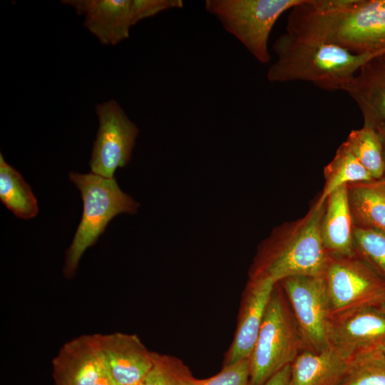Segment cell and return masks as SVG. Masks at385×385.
<instances>
[{
	"label": "cell",
	"instance_id": "1",
	"mask_svg": "<svg viewBox=\"0 0 385 385\" xmlns=\"http://www.w3.org/2000/svg\"><path fill=\"white\" fill-rule=\"evenodd\" d=\"M287 33L356 53H385V0H304L291 9Z\"/></svg>",
	"mask_w": 385,
	"mask_h": 385
},
{
	"label": "cell",
	"instance_id": "2",
	"mask_svg": "<svg viewBox=\"0 0 385 385\" xmlns=\"http://www.w3.org/2000/svg\"><path fill=\"white\" fill-rule=\"evenodd\" d=\"M276 61L267 78L272 83L305 81L328 91H343L359 68L383 53L356 54L337 45L287 33L273 44Z\"/></svg>",
	"mask_w": 385,
	"mask_h": 385
},
{
	"label": "cell",
	"instance_id": "3",
	"mask_svg": "<svg viewBox=\"0 0 385 385\" xmlns=\"http://www.w3.org/2000/svg\"><path fill=\"white\" fill-rule=\"evenodd\" d=\"M325 205L315 202L304 217L277 227L258 249L249 279L278 283L294 276H324L328 257L321 237Z\"/></svg>",
	"mask_w": 385,
	"mask_h": 385
},
{
	"label": "cell",
	"instance_id": "4",
	"mask_svg": "<svg viewBox=\"0 0 385 385\" xmlns=\"http://www.w3.org/2000/svg\"><path fill=\"white\" fill-rule=\"evenodd\" d=\"M69 178L81 192L83 208L81 222L66 252L63 272L66 278L73 277L85 251L96 242L114 217L125 212L135 214L139 206L120 190L114 178L74 172L69 173Z\"/></svg>",
	"mask_w": 385,
	"mask_h": 385
},
{
	"label": "cell",
	"instance_id": "5",
	"mask_svg": "<svg viewBox=\"0 0 385 385\" xmlns=\"http://www.w3.org/2000/svg\"><path fill=\"white\" fill-rule=\"evenodd\" d=\"M282 290L277 283L267 307L257 342L249 358V385H264L306 349Z\"/></svg>",
	"mask_w": 385,
	"mask_h": 385
},
{
	"label": "cell",
	"instance_id": "6",
	"mask_svg": "<svg viewBox=\"0 0 385 385\" xmlns=\"http://www.w3.org/2000/svg\"><path fill=\"white\" fill-rule=\"evenodd\" d=\"M304 0H207L205 10L260 63L271 59L270 33L279 16Z\"/></svg>",
	"mask_w": 385,
	"mask_h": 385
},
{
	"label": "cell",
	"instance_id": "7",
	"mask_svg": "<svg viewBox=\"0 0 385 385\" xmlns=\"http://www.w3.org/2000/svg\"><path fill=\"white\" fill-rule=\"evenodd\" d=\"M84 17L83 25L106 46L116 45L130 36L132 26L145 19L173 9V0H63Z\"/></svg>",
	"mask_w": 385,
	"mask_h": 385
},
{
	"label": "cell",
	"instance_id": "8",
	"mask_svg": "<svg viewBox=\"0 0 385 385\" xmlns=\"http://www.w3.org/2000/svg\"><path fill=\"white\" fill-rule=\"evenodd\" d=\"M324 278L333 315L385 302V284L356 252L328 254Z\"/></svg>",
	"mask_w": 385,
	"mask_h": 385
},
{
	"label": "cell",
	"instance_id": "9",
	"mask_svg": "<svg viewBox=\"0 0 385 385\" xmlns=\"http://www.w3.org/2000/svg\"><path fill=\"white\" fill-rule=\"evenodd\" d=\"M306 349L331 346L333 313L324 276H294L281 282Z\"/></svg>",
	"mask_w": 385,
	"mask_h": 385
},
{
	"label": "cell",
	"instance_id": "10",
	"mask_svg": "<svg viewBox=\"0 0 385 385\" xmlns=\"http://www.w3.org/2000/svg\"><path fill=\"white\" fill-rule=\"evenodd\" d=\"M98 130L89 162L92 173L112 178L130 161L138 128L119 103L111 99L98 104Z\"/></svg>",
	"mask_w": 385,
	"mask_h": 385
},
{
	"label": "cell",
	"instance_id": "11",
	"mask_svg": "<svg viewBox=\"0 0 385 385\" xmlns=\"http://www.w3.org/2000/svg\"><path fill=\"white\" fill-rule=\"evenodd\" d=\"M365 307L333 315L331 346L349 358L385 342V310Z\"/></svg>",
	"mask_w": 385,
	"mask_h": 385
},
{
	"label": "cell",
	"instance_id": "12",
	"mask_svg": "<svg viewBox=\"0 0 385 385\" xmlns=\"http://www.w3.org/2000/svg\"><path fill=\"white\" fill-rule=\"evenodd\" d=\"M276 284L267 279H249L243 292L235 337L225 354L223 366L250 358Z\"/></svg>",
	"mask_w": 385,
	"mask_h": 385
},
{
	"label": "cell",
	"instance_id": "13",
	"mask_svg": "<svg viewBox=\"0 0 385 385\" xmlns=\"http://www.w3.org/2000/svg\"><path fill=\"white\" fill-rule=\"evenodd\" d=\"M106 364L118 385H139L153 364L150 351L135 334H98Z\"/></svg>",
	"mask_w": 385,
	"mask_h": 385
},
{
	"label": "cell",
	"instance_id": "14",
	"mask_svg": "<svg viewBox=\"0 0 385 385\" xmlns=\"http://www.w3.org/2000/svg\"><path fill=\"white\" fill-rule=\"evenodd\" d=\"M103 364L98 334L76 337L53 359L54 385H94Z\"/></svg>",
	"mask_w": 385,
	"mask_h": 385
},
{
	"label": "cell",
	"instance_id": "15",
	"mask_svg": "<svg viewBox=\"0 0 385 385\" xmlns=\"http://www.w3.org/2000/svg\"><path fill=\"white\" fill-rule=\"evenodd\" d=\"M381 56L364 63L343 90L359 108L363 126L375 130L385 123V61Z\"/></svg>",
	"mask_w": 385,
	"mask_h": 385
},
{
	"label": "cell",
	"instance_id": "16",
	"mask_svg": "<svg viewBox=\"0 0 385 385\" xmlns=\"http://www.w3.org/2000/svg\"><path fill=\"white\" fill-rule=\"evenodd\" d=\"M351 359L333 346L321 351L304 349L291 364L292 385H339Z\"/></svg>",
	"mask_w": 385,
	"mask_h": 385
},
{
	"label": "cell",
	"instance_id": "17",
	"mask_svg": "<svg viewBox=\"0 0 385 385\" xmlns=\"http://www.w3.org/2000/svg\"><path fill=\"white\" fill-rule=\"evenodd\" d=\"M353 221L347 185L335 190L326 200L321 224V237L328 254L351 255L355 252Z\"/></svg>",
	"mask_w": 385,
	"mask_h": 385
},
{
	"label": "cell",
	"instance_id": "18",
	"mask_svg": "<svg viewBox=\"0 0 385 385\" xmlns=\"http://www.w3.org/2000/svg\"><path fill=\"white\" fill-rule=\"evenodd\" d=\"M346 185L354 226L385 233V178Z\"/></svg>",
	"mask_w": 385,
	"mask_h": 385
},
{
	"label": "cell",
	"instance_id": "19",
	"mask_svg": "<svg viewBox=\"0 0 385 385\" xmlns=\"http://www.w3.org/2000/svg\"><path fill=\"white\" fill-rule=\"evenodd\" d=\"M0 200L16 217L28 220L38 212L37 200L22 175L0 153Z\"/></svg>",
	"mask_w": 385,
	"mask_h": 385
},
{
	"label": "cell",
	"instance_id": "20",
	"mask_svg": "<svg viewBox=\"0 0 385 385\" xmlns=\"http://www.w3.org/2000/svg\"><path fill=\"white\" fill-rule=\"evenodd\" d=\"M324 189L316 202L319 205L324 204L329 195L342 185L374 180L344 143L338 148L333 159L324 168Z\"/></svg>",
	"mask_w": 385,
	"mask_h": 385
},
{
	"label": "cell",
	"instance_id": "21",
	"mask_svg": "<svg viewBox=\"0 0 385 385\" xmlns=\"http://www.w3.org/2000/svg\"><path fill=\"white\" fill-rule=\"evenodd\" d=\"M344 143L374 180L384 178L385 158L381 141L375 129L363 126L352 130Z\"/></svg>",
	"mask_w": 385,
	"mask_h": 385
},
{
	"label": "cell",
	"instance_id": "22",
	"mask_svg": "<svg viewBox=\"0 0 385 385\" xmlns=\"http://www.w3.org/2000/svg\"><path fill=\"white\" fill-rule=\"evenodd\" d=\"M197 382L182 360L154 352L153 364L139 385H197Z\"/></svg>",
	"mask_w": 385,
	"mask_h": 385
},
{
	"label": "cell",
	"instance_id": "23",
	"mask_svg": "<svg viewBox=\"0 0 385 385\" xmlns=\"http://www.w3.org/2000/svg\"><path fill=\"white\" fill-rule=\"evenodd\" d=\"M339 385H385V361L374 350L355 356Z\"/></svg>",
	"mask_w": 385,
	"mask_h": 385
},
{
	"label": "cell",
	"instance_id": "24",
	"mask_svg": "<svg viewBox=\"0 0 385 385\" xmlns=\"http://www.w3.org/2000/svg\"><path fill=\"white\" fill-rule=\"evenodd\" d=\"M353 242L359 256L385 274V233L354 226Z\"/></svg>",
	"mask_w": 385,
	"mask_h": 385
},
{
	"label": "cell",
	"instance_id": "25",
	"mask_svg": "<svg viewBox=\"0 0 385 385\" xmlns=\"http://www.w3.org/2000/svg\"><path fill=\"white\" fill-rule=\"evenodd\" d=\"M250 362L244 359L235 364L223 366L217 374L197 379V385H249Z\"/></svg>",
	"mask_w": 385,
	"mask_h": 385
},
{
	"label": "cell",
	"instance_id": "26",
	"mask_svg": "<svg viewBox=\"0 0 385 385\" xmlns=\"http://www.w3.org/2000/svg\"><path fill=\"white\" fill-rule=\"evenodd\" d=\"M264 385H292L291 364L278 371Z\"/></svg>",
	"mask_w": 385,
	"mask_h": 385
},
{
	"label": "cell",
	"instance_id": "27",
	"mask_svg": "<svg viewBox=\"0 0 385 385\" xmlns=\"http://www.w3.org/2000/svg\"><path fill=\"white\" fill-rule=\"evenodd\" d=\"M94 385H118L110 372L105 360L103 366Z\"/></svg>",
	"mask_w": 385,
	"mask_h": 385
},
{
	"label": "cell",
	"instance_id": "28",
	"mask_svg": "<svg viewBox=\"0 0 385 385\" xmlns=\"http://www.w3.org/2000/svg\"><path fill=\"white\" fill-rule=\"evenodd\" d=\"M382 143L385 158V123L381 124L376 130Z\"/></svg>",
	"mask_w": 385,
	"mask_h": 385
},
{
	"label": "cell",
	"instance_id": "29",
	"mask_svg": "<svg viewBox=\"0 0 385 385\" xmlns=\"http://www.w3.org/2000/svg\"><path fill=\"white\" fill-rule=\"evenodd\" d=\"M373 350L385 361V342Z\"/></svg>",
	"mask_w": 385,
	"mask_h": 385
},
{
	"label": "cell",
	"instance_id": "30",
	"mask_svg": "<svg viewBox=\"0 0 385 385\" xmlns=\"http://www.w3.org/2000/svg\"><path fill=\"white\" fill-rule=\"evenodd\" d=\"M381 307H382L383 309L385 310V302L382 304Z\"/></svg>",
	"mask_w": 385,
	"mask_h": 385
},
{
	"label": "cell",
	"instance_id": "31",
	"mask_svg": "<svg viewBox=\"0 0 385 385\" xmlns=\"http://www.w3.org/2000/svg\"><path fill=\"white\" fill-rule=\"evenodd\" d=\"M381 58L385 61V53L381 56Z\"/></svg>",
	"mask_w": 385,
	"mask_h": 385
}]
</instances>
